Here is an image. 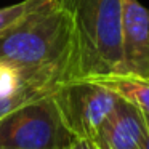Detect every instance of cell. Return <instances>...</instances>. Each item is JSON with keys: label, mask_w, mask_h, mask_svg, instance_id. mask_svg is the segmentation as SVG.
<instances>
[{"label": "cell", "mask_w": 149, "mask_h": 149, "mask_svg": "<svg viewBox=\"0 0 149 149\" xmlns=\"http://www.w3.org/2000/svg\"><path fill=\"white\" fill-rule=\"evenodd\" d=\"M72 139L55 93L0 117V149H68Z\"/></svg>", "instance_id": "3957f363"}, {"label": "cell", "mask_w": 149, "mask_h": 149, "mask_svg": "<svg viewBox=\"0 0 149 149\" xmlns=\"http://www.w3.org/2000/svg\"><path fill=\"white\" fill-rule=\"evenodd\" d=\"M72 29L71 79L127 74L122 53V0H58Z\"/></svg>", "instance_id": "7a4b0ae2"}, {"label": "cell", "mask_w": 149, "mask_h": 149, "mask_svg": "<svg viewBox=\"0 0 149 149\" xmlns=\"http://www.w3.org/2000/svg\"><path fill=\"white\" fill-rule=\"evenodd\" d=\"M43 2L45 0H23V2H18L10 7L0 8V32L10 27L11 24H15L16 21H19L23 16L31 13L34 8L42 5Z\"/></svg>", "instance_id": "9c48e42d"}, {"label": "cell", "mask_w": 149, "mask_h": 149, "mask_svg": "<svg viewBox=\"0 0 149 149\" xmlns=\"http://www.w3.org/2000/svg\"><path fill=\"white\" fill-rule=\"evenodd\" d=\"M55 100L69 133L74 138L93 141L119 96L98 82L75 79L59 85Z\"/></svg>", "instance_id": "277c9868"}, {"label": "cell", "mask_w": 149, "mask_h": 149, "mask_svg": "<svg viewBox=\"0 0 149 149\" xmlns=\"http://www.w3.org/2000/svg\"><path fill=\"white\" fill-rule=\"evenodd\" d=\"M106 87L119 98L138 107L143 114L149 116V79L132 74L106 75V77L88 79Z\"/></svg>", "instance_id": "52a82bcc"}, {"label": "cell", "mask_w": 149, "mask_h": 149, "mask_svg": "<svg viewBox=\"0 0 149 149\" xmlns=\"http://www.w3.org/2000/svg\"><path fill=\"white\" fill-rule=\"evenodd\" d=\"M68 149H98L95 146L93 141L90 139H79V138H74L71 141V144L68 146Z\"/></svg>", "instance_id": "30bf717a"}, {"label": "cell", "mask_w": 149, "mask_h": 149, "mask_svg": "<svg viewBox=\"0 0 149 149\" xmlns=\"http://www.w3.org/2000/svg\"><path fill=\"white\" fill-rule=\"evenodd\" d=\"M146 123H148V135H146V139L143 143L141 149H149V116H146Z\"/></svg>", "instance_id": "8fae6325"}, {"label": "cell", "mask_w": 149, "mask_h": 149, "mask_svg": "<svg viewBox=\"0 0 149 149\" xmlns=\"http://www.w3.org/2000/svg\"><path fill=\"white\" fill-rule=\"evenodd\" d=\"M146 135V114L119 98L93 143L98 149H141Z\"/></svg>", "instance_id": "8992f818"}, {"label": "cell", "mask_w": 149, "mask_h": 149, "mask_svg": "<svg viewBox=\"0 0 149 149\" xmlns=\"http://www.w3.org/2000/svg\"><path fill=\"white\" fill-rule=\"evenodd\" d=\"M72 29L58 0H45L0 32V64L26 72H58L71 79Z\"/></svg>", "instance_id": "6da1fadb"}, {"label": "cell", "mask_w": 149, "mask_h": 149, "mask_svg": "<svg viewBox=\"0 0 149 149\" xmlns=\"http://www.w3.org/2000/svg\"><path fill=\"white\" fill-rule=\"evenodd\" d=\"M122 53L127 74L149 79V10L122 0Z\"/></svg>", "instance_id": "5b68a950"}, {"label": "cell", "mask_w": 149, "mask_h": 149, "mask_svg": "<svg viewBox=\"0 0 149 149\" xmlns=\"http://www.w3.org/2000/svg\"><path fill=\"white\" fill-rule=\"evenodd\" d=\"M59 85L61 84H31L10 95H0V117L13 112L15 109L27 103L55 93Z\"/></svg>", "instance_id": "ba28073f"}]
</instances>
